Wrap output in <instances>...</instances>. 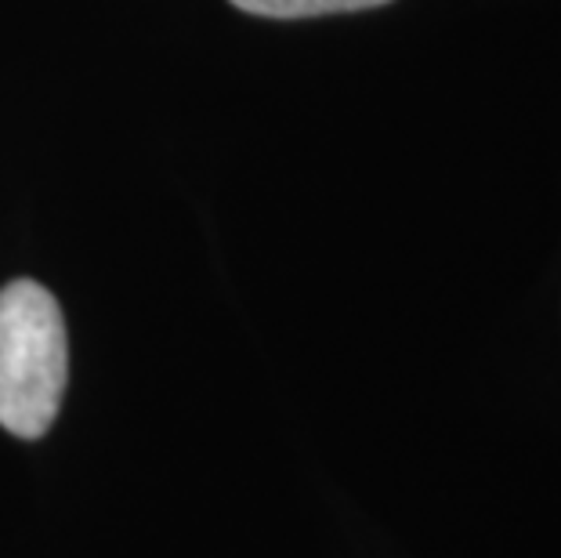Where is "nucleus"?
<instances>
[{
  "instance_id": "f257e3e1",
  "label": "nucleus",
  "mask_w": 561,
  "mask_h": 558,
  "mask_svg": "<svg viewBox=\"0 0 561 558\" xmlns=\"http://www.w3.org/2000/svg\"><path fill=\"white\" fill-rule=\"evenodd\" d=\"M69 377V338L55 294L15 280L0 291V429L41 439L58 418Z\"/></svg>"
},
{
  "instance_id": "f03ea898",
  "label": "nucleus",
  "mask_w": 561,
  "mask_h": 558,
  "mask_svg": "<svg viewBox=\"0 0 561 558\" xmlns=\"http://www.w3.org/2000/svg\"><path fill=\"white\" fill-rule=\"evenodd\" d=\"M240 11L265 19H312V15H337V11H366L391 4V0H232Z\"/></svg>"
}]
</instances>
